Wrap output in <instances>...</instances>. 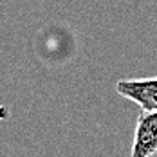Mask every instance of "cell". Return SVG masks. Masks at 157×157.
I'll use <instances>...</instances> for the list:
<instances>
[{"label": "cell", "mask_w": 157, "mask_h": 157, "mask_svg": "<svg viewBox=\"0 0 157 157\" xmlns=\"http://www.w3.org/2000/svg\"><path fill=\"white\" fill-rule=\"evenodd\" d=\"M116 90L143 110L157 112V76L146 79H121L116 83Z\"/></svg>", "instance_id": "obj_1"}, {"label": "cell", "mask_w": 157, "mask_h": 157, "mask_svg": "<svg viewBox=\"0 0 157 157\" xmlns=\"http://www.w3.org/2000/svg\"><path fill=\"white\" fill-rule=\"evenodd\" d=\"M157 152V112H146L137 119L134 143H132V155L130 157H152Z\"/></svg>", "instance_id": "obj_2"}]
</instances>
